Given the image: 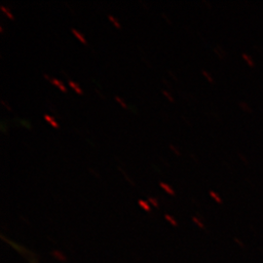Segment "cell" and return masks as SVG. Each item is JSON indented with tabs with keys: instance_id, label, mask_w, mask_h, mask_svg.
Segmentation results:
<instances>
[{
	"instance_id": "cell-2",
	"label": "cell",
	"mask_w": 263,
	"mask_h": 263,
	"mask_svg": "<svg viewBox=\"0 0 263 263\" xmlns=\"http://www.w3.org/2000/svg\"><path fill=\"white\" fill-rule=\"evenodd\" d=\"M160 186L163 188L168 194H171V195H175L176 193H175V191H174V189L170 186L169 184H167V183H165V182H163V181H161L159 183Z\"/></svg>"
},
{
	"instance_id": "cell-8",
	"label": "cell",
	"mask_w": 263,
	"mask_h": 263,
	"mask_svg": "<svg viewBox=\"0 0 263 263\" xmlns=\"http://www.w3.org/2000/svg\"><path fill=\"white\" fill-rule=\"evenodd\" d=\"M114 98H115V100L118 102V104H120V105H121L122 107H124V108H127V107H128V106H127V104H126V103L123 101L122 99H121L120 97H118V96H115Z\"/></svg>"
},
{
	"instance_id": "cell-7",
	"label": "cell",
	"mask_w": 263,
	"mask_h": 263,
	"mask_svg": "<svg viewBox=\"0 0 263 263\" xmlns=\"http://www.w3.org/2000/svg\"><path fill=\"white\" fill-rule=\"evenodd\" d=\"M108 19L110 20L111 22L113 23V25L116 27V28H121V26H120V24H119V22L117 21V20L115 19L114 17H113L112 15H108Z\"/></svg>"
},
{
	"instance_id": "cell-3",
	"label": "cell",
	"mask_w": 263,
	"mask_h": 263,
	"mask_svg": "<svg viewBox=\"0 0 263 263\" xmlns=\"http://www.w3.org/2000/svg\"><path fill=\"white\" fill-rule=\"evenodd\" d=\"M71 31H72V33L76 35V38L79 39V41H81L83 44H87V41H86L84 36H83L78 30H76V28H71Z\"/></svg>"
},
{
	"instance_id": "cell-5",
	"label": "cell",
	"mask_w": 263,
	"mask_h": 263,
	"mask_svg": "<svg viewBox=\"0 0 263 263\" xmlns=\"http://www.w3.org/2000/svg\"><path fill=\"white\" fill-rule=\"evenodd\" d=\"M44 118H45L47 121L51 123V125H52L53 127H55V128H59V127H60L59 124L56 122V120H55L54 117H51V116H49L47 114H45V115H44Z\"/></svg>"
},
{
	"instance_id": "cell-12",
	"label": "cell",
	"mask_w": 263,
	"mask_h": 263,
	"mask_svg": "<svg viewBox=\"0 0 263 263\" xmlns=\"http://www.w3.org/2000/svg\"><path fill=\"white\" fill-rule=\"evenodd\" d=\"M162 92H163V94L165 95V96L169 99L171 102H174V98H173V96H172V95L170 94L169 92H167L166 90H163Z\"/></svg>"
},
{
	"instance_id": "cell-9",
	"label": "cell",
	"mask_w": 263,
	"mask_h": 263,
	"mask_svg": "<svg viewBox=\"0 0 263 263\" xmlns=\"http://www.w3.org/2000/svg\"><path fill=\"white\" fill-rule=\"evenodd\" d=\"M165 217H166V219L169 221L171 224H173V226H178V222H177V221L174 219V217H172V216H169V215H166Z\"/></svg>"
},
{
	"instance_id": "cell-10",
	"label": "cell",
	"mask_w": 263,
	"mask_h": 263,
	"mask_svg": "<svg viewBox=\"0 0 263 263\" xmlns=\"http://www.w3.org/2000/svg\"><path fill=\"white\" fill-rule=\"evenodd\" d=\"M1 10H2V11H3V12H4L8 17H9L10 19H14V17H13V15H12V13L10 12L8 8H6L5 6H1Z\"/></svg>"
},
{
	"instance_id": "cell-4",
	"label": "cell",
	"mask_w": 263,
	"mask_h": 263,
	"mask_svg": "<svg viewBox=\"0 0 263 263\" xmlns=\"http://www.w3.org/2000/svg\"><path fill=\"white\" fill-rule=\"evenodd\" d=\"M68 85L76 91V93H78V94L82 95L83 94V91H82V89L78 86V85L76 84V82H73V81H71V80H69L68 81Z\"/></svg>"
},
{
	"instance_id": "cell-14",
	"label": "cell",
	"mask_w": 263,
	"mask_h": 263,
	"mask_svg": "<svg viewBox=\"0 0 263 263\" xmlns=\"http://www.w3.org/2000/svg\"><path fill=\"white\" fill-rule=\"evenodd\" d=\"M1 104H3V105H5V106H6V107H7V108H8V109H9V110H11V107H10L9 104H6V103H5V101H3V100H1Z\"/></svg>"
},
{
	"instance_id": "cell-1",
	"label": "cell",
	"mask_w": 263,
	"mask_h": 263,
	"mask_svg": "<svg viewBox=\"0 0 263 263\" xmlns=\"http://www.w3.org/2000/svg\"><path fill=\"white\" fill-rule=\"evenodd\" d=\"M50 82H51L52 84L57 86V87H58V88H59L61 91L66 92V88L65 87V85H64V83H62L60 80H58V79H56V78H51Z\"/></svg>"
},
{
	"instance_id": "cell-13",
	"label": "cell",
	"mask_w": 263,
	"mask_h": 263,
	"mask_svg": "<svg viewBox=\"0 0 263 263\" xmlns=\"http://www.w3.org/2000/svg\"><path fill=\"white\" fill-rule=\"evenodd\" d=\"M170 148H171L172 151H174L177 155H180V152H179V151H178V149H177V147H175L174 145H172V144H171V145H170Z\"/></svg>"
},
{
	"instance_id": "cell-11",
	"label": "cell",
	"mask_w": 263,
	"mask_h": 263,
	"mask_svg": "<svg viewBox=\"0 0 263 263\" xmlns=\"http://www.w3.org/2000/svg\"><path fill=\"white\" fill-rule=\"evenodd\" d=\"M148 202H151L153 206L158 207V203H157V200H156V199H154L153 197H148Z\"/></svg>"
},
{
	"instance_id": "cell-6",
	"label": "cell",
	"mask_w": 263,
	"mask_h": 263,
	"mask_svg": "<svg viewBox=\"0 0 263 263\" xmlns=\"http://www.w3.org/2000/svg\"><path fill=\"white\" fill-rule=\"evenodd\" d=\"M139 205L141 206L144 211H147V212H149L151 211V207H149V204L147 203V202H145V201H142V200H140L139 201Z\"/></svg>"
}]
</instances>
